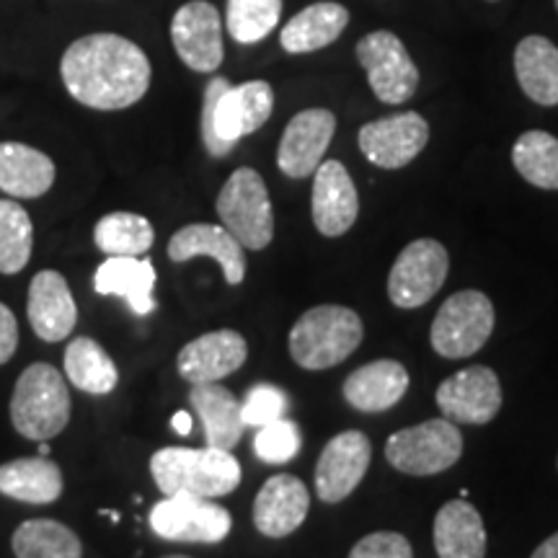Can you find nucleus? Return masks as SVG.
I'll list each match as a JSON object with an SVG mask.
<instances>
[{
    "instance_id": "f257e3e1",
    "label": "nucleus",
    "mask_w": 558,
    "mask_h": 558,
    "mask_svg": "<svg viewBox=\"0 0 558 558\" xmlns=\"http://www.w3.org/2000/svg\"><path fill=\"white\" fill-rule=\"evenodd\" d=\"M68 94L88 109L120 111L150 88V60L120 34H88L75 39L60 60Z\"/></svg>"
},
{
    "instance_id": "f03ea898",
    "label": "nucleus",
    "mask_w": 558,
    "mask_h": 558,
    "mask_svg": "<svg viewBox=\"0 0 558 558\" xmlns=\"http://www.w3.org/2000/svg\"><path fill=\"white\" fill-rule=\"evenodd\" d=\"M275 109V94L267 81H248L230 86L226 78H213L202 104V143L213 158H226L241 137L262 130Z\"/></svg>"
},
{
    "instance_id": "7ed1b4c3",
    "label": "nucleus",
    "mask_w": 558,
    "mask_h": 558,
    "mask_svg": "<svg viewBox=\"0 0 558 558\" xmlns=\"http://www.w3.org/2000/svg\"><path fill=\"white\" fill-rule=\"evenodd\" d=\"M150 473L163 497L194 494L218 499L241 486V465L233 452L218 448H163L153 452Z\"/></svg>"
},
{
    "instance_id": "20e7f679",
    "label": "nucleus",
    "mask_w": 558,
    "mask_h": 558,
    "mask_svg": "<svg viewBox=\"0 0 558 558\" xmlns=\"http://www.w3.org/2000/svg\"><path fill=\"white\" fill-rule=\"evenodd\" d=\"M362 318L344 305H316L290 331V357L303 369H329L352 357L362 344Z\"/></svg>"
},
{
    "instance_id": "39448f33",
    "label": "nucleus",
    "mask_w": 558,
    "mask_h": 558,
    "mask_svg": "<svg viewBox=\"0 0 558 558\" xmlns=\"http://www.w3.org/2000/svg\"><path fill=\"white\" fill-rule=\"evenodd\" d=\"M70 390L58 367L34 362L19 375L11 396V422L21 437L45 439L58 437L70 422Z\"/></svg>"
},
{
    "instance_id": "423d86ee",
    "label": "nucleus",
    "mask_w": 558,
    "mask_h": 558,
    "mask_svg": "<svg viewBox=\"0 0 558 558\" xmlns=\"http://www.w3.org/2000/svg\"><path fill=\"white\" fill-rule=\"evenodd\" d=\"M222 228L248 251L267 248L275 239V213L262 173L243 169L230 173L218 194Z\"/></svg>"
},
{
    "instance_id": "0eeeda50",
    "label": "nucleus",
    "mask_w": 558,
    "mask_h": 558,
    "mask_svg": "<svg viewBox=\"0 0 558 558\" xmlns=\"http://www.w3.org/2000/svg\"><path fill=\"white\" fill-rule=\"evenodd\" d=\"M494 303L478 290H460L439 305L432 320V349L445 360H465L481 352L494 331Z\"/></svg>"
},
{
    "instance_id": "6e6552de",
    "label": "nucleus",
    "mask_w": 558,
    "mask_h": 558,
    "mask_svg": "<svg viewBox=\"0 0 558 558\" xmlns=\"http://www.w3.org/2000/svg\"><path fill=\"white\" fill-rule=\"evenodd\" d=\"M463 456V435L450 418L407 427L388 437L386 460L407 476H437L458 463Z\"/></svg>"
},
{
    "instance_id": "1a4fd4ad",
    "label": "nucleus",
    "mask_w": 558,
    "mask_h": 558,
    "mask_svg": "<svg viewBox=\"0 0 558 558\" xmlns=\"http://www.w3.org/2000/svg\"><path fill=\"white\" fill-rule=\"evenodd\" d=\"M448 248L435 239L411 241L388 275V298L396 308L414 311L427 305L448 279Z\"/></svg>"
},
{
    "instance_id": "9d476101",
    "label": "nucleus",
    "mask_w": 558,
    "mask_h": 558,
    "mask_svg": "<svg viewBox=\"0 0 558 558\" xmlns=\"http://www.w3.org/2000/svg\"><path fill=\"white\" fill-rule=\"evenodd\" d=\"M150 530L177 543H222L230 535L233 518L226 507L194 494H171L150 509Z\"/></svg>"
},
{
    "instance_id": "9b49d317",
    "label": "nucleus",
    "mask_w": 558,
    "mask_h": 558,
    "mask_svg": "<svg viewBox=\"0 0 558 558\" xmlns=\"http://www.w3.org/2000/svg\"><path fill=\"white\" fill-rule=\"evenodd\" d=\"M357 60L383 104H403L416 94L418 70L393 32H369L357 41Z\"/></svg>"
},
{
    "instance_id": "f8f14e48",
    "label": "nucleus",
    "mask_w": 558,
    "mask_h": 558,
    "mask_svg": "<svg viewBox=\"0 0 558 558\" xmlns=\"http://www.w3.org/2000/svg\"><path fill=\"white\" fill-rule=\"evenodd\" d=\"M429 143V124L418 111L383 117L360 130V150L378 169H403Z\"/></svg>"
},
{
    "instance_id": "ddd939ff",
    "label": "nucleus",
    "mask_w": 558,
    "mask_h": 558,
    "mask_svg": "<svg viewBox=\"0 0 558 558\" xmlns=\"http://www.w3.org/2000/svg\"><path fill=\"white\" fill-rule=\"evenodd\" d=\"M437 407L452 424H488L501 411L499 375L486 365H471L439 383Z\"/></svg>"
},
{
    "instance_id": "4468645a",
    "label": "nucleus",
    "mask_w": 558,
    "mask_h": 558,
    "mask_svg": "<svg viewBox=\"0 0 558 558\" xmlns=\"http://www.w3.org/2000/svg\"><path fill=\"white\" fill-rule=\"evenodd\" d=\"M373 460V442L365 432L347 429L331 437L316 463V497L326 505L344 501L365 478Z\"/></svg>"
},
{
    "instance_id": "2eb2a0df",
    "label": "nucleus",
    "mask_w": 558,
    "mask_h": 558,
    "mask_svg": "<svg viewBox=\"0 0 558 558\" xmlns=\"http://www.w3.org/2000/svg\"><path fill=\"white\" fill-rule=\"evenodd\" d=\"M173 50L194 73H215L222 62V19L207 0H192L171 21Z\"/></svg>"
},
{
    "instance_id": "dca6fc26",
    "label": "nucleus",
    "mask_w": 558,
    "mask_h": 558,
    "mask_svg": "<svg viewBox=\"0 0 558 558\" xmlns=\"http://www.w3.org/2000/svg\"><path fill=\"white\" fill-rule=\"evenodd\" d=\"M333 132H337V117L329 109H305L292 117L279 140V171L290 179L313 177L329 150Z\"/></svg>"
},
{
    "instance_id": "f3484780",
    "label": "nucleus",
    "mask_w": 558,
    "mask_h": 558,
    "mask_svg": "<svg viewBox=\"0 0 558 558\" xmlns=\"http://www.w3.org/2000/svg\"><path fill=\"white\" fill-rule=\"evenodd\" d=\"M313 222L326 239H339L352 230L360 215V194L339 160H320L313 173Z\"/></svg>"
},
{
    "instance_id": "a211bd4d",
    "label": "nucleus",
    "mask_w": 558,
    "mask_h": 558,
    "mask_svg": "<svg viewBox=\"0 0 558 558\" xmlns=\"http://www.w3.org/2000/svg\"><path fill=\"white\" fill-rule=\"evenodd\" d=\"M248 357V344L239 331L220 329L202 333L179 352V375L192 386L218 383L243 367Z\"/></svg>"
},
{
    "instance_id": "6ab92c4d",
    "label": "nucleus",
    "mask_w": 558,
    "mask_h": 558,
    "mask_svg": "<svg viewBox=\"0 0 558 558\" xmlns=\"http://www.w3.org/2000/svg\"><path fill=\"white\" fill-rule=\"evenodd\" d=\"M311 509V492L298 476L279 473L267 478L254 499V525L267 538H288L303 525Z\"/></svg>"
},
{
    "instance_id": "aec40b11",
    "label": "nucleus",
    "mask_w": 558,
    "mask_h": 558,
    "mask_svg": "<svg viewBox=\"0 0 558 558\" xmlns=\"http://www.w3.org/2000/svg\"><path fill=\"white\" fill-rule=\"evenodd\" d=\"M26 316L41 341H62L78 324V305L68 288V279L54 269H41L29 284Z\"/></svg>"
},
{
    "instance_id": "412c9836",
    "label": "nucleus",
    "mask_w": 558,
    "mask_h": 558,
    "mask_svg": "<svg viewBox=\"0 0 558 558\" xmlns=\"http://www.w3.org/2000/svg\"><path fill=\"white\" fill-rule=\"evenodd\" d=\"M233 235L222 226H209V222H194L177 230L169 241V259L177 264L192 262L197 256H207L220 264L222 277L230 288L243 282L246 277V254Z\"/></svg>"
},
{
    "instance_id": "4be33fe9",
    "label": "nucleus",
    "mask_w": 558,
    "mask_h": 558,
    "mask_svg": "<svg viewBox=\"0 0 558 558\" xmlns=\"http://www.w3.org/2000/svg\"><path fill=\"white\" fill-rule=\"evenodd\" d=\"M409 390V373L396 360H375L354 369L341 386L344 401L365 414L393 409Z\"/></svg>"
},
{
    "instance_id": "5701e85b",
    "label": "nucleus",
    "mask_w": 558,
    "mask_h": 558,
    "mask_svg": "<svg viewBox=\"0 0 558 558\" xmlns=\"http://www.w3.org/2000/svg\"><path fill=\"white\" fill-rule=\"evenodd\" d=\"M153 288H156V267L150 259L140 256H109L94 275V290L99 295L122 298L135 316H150L156 311Z\"/></svg>"
},
{
    "instance_id": "b1692460",
    "label": "nucleus",
    "mask_w": 558,
    "mask_h": 558,
    "mask_svg": "<svg viewBox=\"0 0 558 558\" xmlns=\"http://www.w3.org/2000/svg\"><path fill=\"white\" fill-rule=\"evenodd\" d=\"M190 401L202 418L209 448L233 452L235 445L241 442L243 429H246L241 418V401L235 399L233 390L220 386V383H197V386H192Z\"/></svg>"
},
{
    "instance_id": "393cba45",
    "label": "nucleus",
    "mask_w": 558,
    "mask_h": 558,
    "mask_svg": "<svg viewBox=\"0 0 558 558\" xmlns=\"http://www.w3.org/2000/svg\"><path fill=\"white\" fill-rule=\"evenodd\" d=\"M54 173L47 153L24 143H0V192L16 199H37L52 190Z\"/></svg>"
},
{
    "instance_id": "a878e982",
    "label": "nucleus",
    "mask_w": 558,
    "mask_h": 558,
    "mask_svg": "<svg viewBox=\"0 0 558 558\" xmlns=\"http://www.w3.org/2000/svg\"><path fill=\"white\" fill-rule=\"evenodd\" d=\"M435 550L439 558H486V527L471 501L452 499L439 507Z\"/></svg>"
},
{
    "instance_id": "bb28decb",
    "label": "nucleus",
    "mask_w": 558,
    "mask_h": 558,
    "mask_svg": "<svg viewBox=\"0 0 558 558\" xmlns=\"http://www.w3.org/2000/svg\"><path fill=\"white\" fill-rule=\"evenodd\" d=\"M62 471L47 456L19 458L0 465V494L24 505H52L62 497Z\"/></svg>"
},
{
    "instance_id": "cd10ccee",
    "label": "nucleus",
    "mask_w": 558,
    "mask_h": 558,
    "mask_svg": "<svg viewBox=\"0 0 558 558\" xmlns=\"http://www.w3.org/2000/svg\"><path fill=\"white\" fill-rule=\"evenodd\" d=\"M347 24L349 11L341 3H331V0L313 3L284 24L282 34H279V45L290 54L324 50V47H329L331 41L341 37Z\"/></svg>"
},
{
    "instance_id": "c85d7f7f",
    "label": "nucleus",
    "mask_w": 558,
    "mask_h": 558,
    "mask_svg": "<svg viewBox=\"0 0 558 558\" xmlns=\"http://www.w3.org/2000/svg\"><path fill=\"white\" fill-rule=\"evenodd\" d=\"M514 75L530 101L541 107L558 104V47L546 37H525L514 50Z\"/></svg>"
},
{
    "instance_id": "c756f323",
    "label": "nucleus",
    "mask_w": 558,
    "mask_h": 558,
    "mask_svg": "<svg viewBox=\"0 0 558 558\" xmlns=\"http://www.w3.org/2000/svg\"><path fill=\"white\" fill-rule=\"evenodd\" d=\"M65 375L75 388L90 396H107L120 383L114 360L96 339L78 337L65 349Z\"/></svg>"
},
{
    "instance_id": "7c9ffc66",
    "label": "nucleus",
    "mask_w": 558,
    "mask_h": 558,
    "mask_svg": "<svg viewBox=\"0 0 558 558\" xmlns=\"http://www.w3.org/2000/svg\"><path fill=\"white\" fill-rule=\"evenodd\" d=\"M16 558H83L78 535L58 520H26L13 533Z\"/></svg>"
},
{
    "instance_id": "2f4dec72",
    "label": "nucleus",
    "mask_w": 558,
    "mask_h": 558,
    "mask_svg": "<svg viewBox=\"0 0 558 558\" xmlns=\"http://www.w3.org/2000/svg\"><path fill=\"white\" fill-rule=\"evenodd\" d=\"M514 169L538 190H558V137L543 130H530L512 148Z\"/></svg>"
},
{
    "instance_id": "473e14b6",
    "label": "nucleus",
    "mask_w": 558,
    "mask_h": 558,
    "mask_svg": "<svg viewBox=\"0 0 558 558\" xmlns=\"http://www.w3.org/2000/svg\"><path fill=\"white\" fill-rule=\"evenodd\" d=\"M94 241L109 256H140L153 248L156 230L143 215L109 213L96 222Z\"/></svg>"
},
{
    "instance_id": "72a5a7b5",
    "label": "nucleus",
    "mask_w": 558,
    "mask_h": 558,
    "mask_svg": "<svg viewBox=\"0 0 558 558\" xmlns=\"http://www.w3.org/2000/svg\"><path fill=\"white\" fill-rule=\"evenodd\" d=\"M34 226L13 199H0V275H19L32 259Z\"/></svg>"
},
{
    "instance_id": "f704fd0d",
    "label": "nucleus",
    "mask_w": 558,
    "mask_h": 558,
    "mask_svg": "<svg viewBox=\"0 0 558 558\" xmlns=\"http://www.w3.org/2000/svg\"><path fill=\"white\" fill-rule=\"evenodd\" d=\"M282 16V0H228V32L241 45L269 37Z\"/></svg>"
},
{
    "instance_id": "c9c22d12",
    "label": "nucleus",
    "mask_w": 558,
    "mask_h": 558,
    "mask_svg": "<svg viewBox=\"0 0 558 558\" xmlns=\"http://www.w3.org/2000/svg\"><path fill=\"white\" fill-rule=\"evenodd\" d=\"M254 452L264 463H288L300 452V432L290 418H277L259 427Z\"/></svg>"
},
{
    "instance_id": "e433bc0d",
    "label": "nucleus",
    "mask_w": 558,
    "mask_h": 558,
    "mask_svg": "<svg viewBox=\"0 0 558 558\" xmlns=\"http://www.w3.org/2000/svg\"><path fill=\"white\" fill-rule=\"evenodd\" d=\"M288 411V396L282 388L259 383L248 390L246 401H241V418L246 427H264V424L277 422Z\"/></svg>"
},
{
    "instance_id": "4c0bfd02",
    "label": "nucleus",
    "mask_w": 558,
    "mask_h": 558,
    "mask_svg": "<svg viewBox=\"0 0 558 558\" xmlns=\"http://www.w3.org/2000/svg\"><path fill=\"white\" fill-rule=\"evenodd\" d=\"M349 558H414V548L401 533L378 530V533H369L354 543Z\"/></svg>"
},
{
    "instance_id": "58836bf2",
    "label": "nucleus",
    "mask_w": 558,
    "mask_h": 558,
    "mask_svg": "<svg viewBox=\"0 0 558 558\" xmlns=\"http://www.w3.org/2000/svg\"><path fill=\"white\" fill-rule=\"evenodd\" d=\"M19 347V324L9 305L0 303V365H5Z\"/></svg>"
},
{
    "instance_id": "ea45409f",
    "label": "nucleus",
    "mask_w": 558,
    "mask_h": 558,
    "mask_svg": "<svg viewBox=\"0 0 558 558\" xmlns=\"http://www.w3.org/2000/svg\"><path fill=\"white\" fill-rule=\"evenodd\" d=\"M530 558H558V533H554L550 538L543 541L541 546L533 550V556Z\"/></svg>"
},
{
    "instance_id": "a19ab883",
    "label": "nucleus",
    "mask_w": 558,
    "mask_h": 558,
    "mask_svg": "<svg viewBox=\"0 0 558 558\" xmlns=\"http://www.w3.org/2000/svg\"><path fill=\"white\" fill-rule=\"evenodd\" d=\"M192 414H186V411H177V414H173V418H171V427H173V432H179V435H190L192 432Z\"/></svg>"
},
{
    "instance_id": "79ce46f5",
    "label": "nucleus",
    "mask_w": 558,
    "mask_h": 558,
    "mask_svg": "<svg viewBox=\"0 0 558 558\" xmlns=\"http://www.w3.org/2000/svg\"><path fill=\"white\" fill-rule=\"evenodd\" d=\"M39 456L50 458V445H47V439H45V442H39Z\"/></svg>"
},
{
    "instance_id": "37998d69",
    "label": "nucleus",
    "mask_w": 558,
    "mask_h": 558,
    "mask_svg": "<svg viewBox=\"0 0 558 558\" xmlns=\"http://www.w3.org/2000/svg\"><path fill=\"white\" fill-rule=\"evenodd\" d=\"M163 558H190V556H163Z\"/></svg>"
},
{
    "instance_id": "c03bdc74",
    "label": "nucleus",
    "mask_w": 558,
    "mask_h": 558,
    "mask_svg": "<svg viewBox=\"0 0 558 558\" xmlns=\"http://www.w3.org/2000/svg\"><path fill=\"white\" fill-rule=\"evenodd\" d=\"M556 11H558V0H556Z\"/></svg>"
},
{
    "instance_id": "a18cd8bd",
    "label": "nucleus",
    "mask_w": 558,
    "mask_h": 558,
    "mask_svg": "<svg viewBox=\"0 0 558 558\" xmlns=\"http://www.w3.org/2000/svg\"><path fill=\"white\" fill-rule=\"evenodd\" d=\"M556 465H558V460H556Z\"/></svg>"
}]
</instances>
